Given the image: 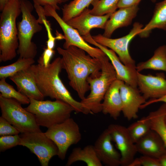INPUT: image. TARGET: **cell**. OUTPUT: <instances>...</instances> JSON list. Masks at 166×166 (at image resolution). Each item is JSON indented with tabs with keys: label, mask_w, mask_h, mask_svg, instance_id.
<instances>
[{
	"label": "cell",
	"mask_w": 166,
	"mask_h": 166,
	"mask_svg": "<svg viewBox=\"0 0 166 166\" xmlns=\"http://www.w3.org/2000/svg\"><path fill=\"white\" fill-rule=\"evenodd\" d=\"M158 159L161 166H166V149Z\"/></svg>",
	"instance_id": "obj_40"
},
{
	"label": "cell",
	"mask_w": 166,
	"mask_h": 166,
	"mask_svg": "<svg viewBox=\"0 0 166 166\" xmlns=\"http://www.w3.org/2000/svg\"><path fill=\"white\" fill-rule=\"evenodd\" d=\"M22 20L17 24L19 57L34 58L37 53L36 45L32 41L34 35L41 31L42 27L32 14L33 6L27 0H20Z\"/></svg>",
	"instance_id": "obj_6"
},
{
	"label": "cell",
	"mask_w": 166,
	"mask_h": 166,
	"mask_svg": "<svg viewBox=\"0 0 166 166\" xmlns=\"http://www.w3.org/2000/svg\"><path fill=\"white\" fill-rule=\"evenodd\" d=\"M110 134L107 128L99 136L93 145L96 155L102 163L107 166L121 165V155L112 144Z\"/></svg>",
	"instance_id": "obj_16"
},
{
	"label": "cell",
	"mask_w": 166,
	"mask_h": 166,
	"mask_svg": "<svg viewBox=\"0 0 166 166\" xmlns=\"http://www.w3.org/2000/svg\"><path fill=\"white\" fill-rule=\"evenodd\" d=\"M21 104L15 99L0 96L1 116L21 133L41 131L34 115Z\"/></svg>",
	"instance_id": "obj_7"
},
{
	"label": "cell",
	"mask_w": 166,
	"mask_h": 166,
	"mask_svg": "<svg viewBox=\"0 0 166 166\" xmlns=\"http://www.w3.org/2000/svg\"><path fill=\"white\" fill-rule=\"evenodd\" d=\"M87 42L101 49L107 56L116 73L117 79L134 87L137 86V73L136 68L127 66L123 63L113 50L96 42L90 34L82 36Z\"/></svg>",
	"instance_id": "obj_13"
},
{
	"label": "cell",
	"mask_w": 166,
	"mask_h": 166,
	"mask_svg": "<svg viewBox=\"0 0 166 166\" xmlns=\"http://www.w3.org/2000/svg\"><path fill=\"white\" fill-rule=\"evenodd\" d=\"M77 161H82L88 166H102V163L98 158L94 146L88 145L82 149L76 147L73 150L67 160L66 166L71 165Z\"/></svg>",
	"instance_id": "obj_23"
},
{
	"label": "cell",
	"mask_w": 166,
	"mask_h": 166,
	"mask_svg": "<svg viewBox=\"0 0 166 166\" xmlns=\"http://www.w3.org/2000/svg\"><path fill=\"white\" fill-rule=\"evenodd\" d=\"M94 0H73L62 8V19L65 22L79 15Z\"/></svg>",
	"instance_id": "obj_27"
},
{
	"label": "cell",
	"mask_w": 166,
	"mask_h": 166,
	"mask_svg": "<svg viewBox=\"0 0 166 166\" xmlns=\"http://www.w3.org/2000/svg\"><path fill=\"white\" fill-rule=\"evenodd\" d=\"M90 9L85 8L79 15L66 22L77 30L81 36L90 34L93 29H104L105 23L112 13L99 16L91 14Z\"/></svg>",
	"instance_id": "obj_17"
},
{
	"label": "cell",
	"mask_w": 166,
	"mask_h": 166,
	"mask_svg": "<svg viewBox=\"0 0 166 166\" xmlns=\"http://www.w3.org/2000/svg\"><path fill=\"white\" fill-rule=\"evenodd\" d=\"M155 29L166 30V0L156 4L151 19L138 35L141 38H146Z\"/></svg>",
	"instance_id": "obj_22"
},
{
	"label": "cell",
	"mask_w": 166,
	"mask_h": 166,
	"mask_svg": "<svg viewBox=\"0 0 166 166\" xmlns=\"http://www.w3.org/2000/svg\"><path fill=\"white\" fill-rule=\"evenodd\" d=\"M37 85L44 97L63 101L71 105L77 113L83 112L80 102L75 100L59 77L62 69L61 58L55 59L47 67L38 63L30 67Z\"/></svg>",
	"instance_id": "obj_2"
},
{
	"label": "cell",
	"mask_w": 166,
	"mask_h": 166,
	"mask_svg": "<svg viewBox=\"0 0 166 166\" xmlns=\"http://www.w3.org/2000/svg\"><path fill=\"white\" fill-rule=\"evenodd\" d=\"M122 102V112L124 117L128 120L136 119L141 106L146 100L140 94L137 87H134L122 81L120 88Z\"/></svg>",
	"instance_id": "obj_15"
},
{
	"label": "cell",
	"mask_w": 166,
	"mask_h": 166,
	"mask_svg": "<svg viewBox=\"0 0 166 166\" xmlns=\"http://www.w3.org/2000/svg\"><path fill=\"white\" fill-rule=\"evenodd\" d=\"M137 86L146 100L158 98L166 94V79L163 73L154 76L138 72Z\"/></svg>",
	"instance_id": "obj_14"
},
{
	"label": "cell",
	"mask_w": 166,
	"mask_h": 166,
	"mask_svg": "<svg viewBox=\"0 0 166 166\" xmlns=\"http://www.w3.org/2000/svg\"><path fill=\"white\" fill-rule=\"evenodd\" d=\"M11 0H0V10L2 11L6 5Z\"/></svg>",
	"instance_id": "obj_41"
},
{
	"label": "cell",
	"mask_w": 166,
	"mask_h": 166,
	"mask_svg": "<svg viewBox=\"0 0 166 166\" xmlns=\"http://www.w3.org/2000/svg\"><path fill=\"white\" fill-rule=\"evenodd\" d=\"M20 132L2 117H0V136L18 135Z\"/></svg>",
	"instance_id": "obj_32"
},
{
	"label": "cell",
	"mask_w": 166,
	"mask_h": 166,
	"mask_svg": "<svg viewBox=\"0 0 166 166\" xmlns=\"http://www.w3.org/2000/svg\"><path fill=\"white\" fill-rule=\"evenodd\" d=\"M43 22L47 34L48 40L47 41V48L50 49H53L55 46V40L56 39H65L64 36L58 33L57 37H54L51 32V26L49 22L46 20V19H43Z\"/></svg>",
	"instance_id": "obj_33"
},
{
	"label": "cell",
	"mask_w": 166,
	"mask_h": 166,
	"mask_svg": "<svg viewBox=\"0 0 166 166\" xmlns=\"http://www.w3.org/2000/svg\"><path fill=\"white\" fill-rule=\"evenodd\" d=\"M34 2V6L37 13L38 18L37 19L39 23L43 24V20L46 19V16L45 14L44 9L41 5L35 1Z\"/></svg>",
	"instance_id": "obj_37"
},
{
	"label": "cell",
	"mask_w": 166,
	"mask_h": 166,
	"mask_svg": "<svg viewBox=\"0 0 166 166\" xmlns=\"http://www.w3.org/2000/svg\"><path fill=\"white\" fill-rule=\"evenodd\" d=\"M21 141L20 136L14 135L1 136L0 137V151L4 152L18 145Z\"/></svg>",
	"instance_id": "obj_31"
},
{
	"label": "cell",
	"mask_w": 166,
	"mask_h": 166,
	"mask_svg": "<svg viewBox=\"0 0 166 166\" xmlns=\"http://www.w3.org/2000/svg\"><path fill=\"white\" fill-rule=\"evenodd\" d=\"M146 69L161 70L166 72V45L158 47L151 58L146 61L139 63L136 66L138 72Z\"/></svg>",
	"instance_id": "obj_24"
},
{
	"label": "cell",
	"mask_w": 166,
	"mask_h": 166,
	"mask_svg": "<svg viewBox=\"0 0 166 166\" xmlns=\"http://www.w3.org/2000/svg\"><path fill=\"white\" fill-rule=\"evenodd\" d=\"M142 0H120L118 5V8L129 7L138 6Z\"/></svg>",
	"instance_id": "obj_38"
},
{
	"label": "cell",
	"mask_w": 166,
	"mask_h": 166,
	"mask_svg": "<svg viewBox=\"0 0 166 166\" xmlns=\"http://www.w3.org/2000/svg\"><path fill=\"white\" fill-rule=\"evenodd\" d=\"M101 74L97 77H88L90 86L89 95L80 101L84 114H97L102 112V103L105 95L111 85L117 79L115 70L106 55L101 58Z\"/></svg>",
	"instance_id": "obj_4"
},
{
	"label": "cell",
	"mask_w": 166,
	"mask_h": 166,
	"mask_svg": "<svg viewBox=\"0 0 166 166\" xmlns=\"http://www.w3.org/2000/svg\"><path fill=\"white\" fill-rule=\"evenodd\" d=\"M120 0H94L90 12L93 15L101 16L113 13L118 8Z\"/></svg>",
	"instance_id": "obj_29"
},
{
	"label": "cell",
	"mask_w": 166,
	"mask_h": 166,
	"mask_svg": "<svg viewBox=\"0 0 166 166\" xmlns=\"http://www.w3.org/2000/svg\"><path fill=\"white\" fill-rule=\"evenodd\" d=\"M69 0H61L62 2H65L68 1Z\"/></svg>",
	"instance_id": "obj_42"
},
{
	"label": "cell",
	"mask_w": 166,
	"mask_h": 166,
	"mask_svg": "<svg viewBox=\"0 0 166 166\" xmlns=\"http://www.w3.org/2000/svg\"><path fill=\"white\" fill-rule=\"evenodd\" d=\"M55 51L53 49L47 48L45 49L42 55L38 60V63L45 67L48 66L50 63V61Z\"/></svg>",
	"instance_id": "obj_35"
},
{
	"label": "cell",
	"mask_w": 166,
	"mask_h": 166,
	"mask_svg": "<svg viewBox=\"0 0 166 166\" xmlns=\"http://www.w3.org/2000/svg\"><path fill=\"white\" fill-rule=\"evenodd\" d=\"M156 0H151L152 2H155Z\"/></svg>",
	"instance_id": "obj_43"
},
{
	"label": "cell",
	"mask_w": 166,
	"mask_h": 166,
	"mask_svg": "<svg viewBox=\"0 0 166 166\" xmlns=\"http://www.w3.org/2000/svg\"><path fill=\"white\" fill-rule=\"evenodd\" d=\"M112 141L115 143L121 155V165L129 166L137 152L127 128L118 124H112L107 128Z\"/></svg>",
	"instance_id": "obj_12"
},
{
	"label": "cell",
	"mask_w": 166,
	"mask_h": 166,
	"mask_svg": "<svg viewBox=\"0 0 166 166\" xmlns=\"http://www.w3.org/2000/svg\"><path fill=\"white\" fill-rule=\"evenodd\" d=\"M6 78H2L0 81V96L6 98H13L22 104H28L30 99L16 91L11 85L6 81Z\"/></svg>",
	"instance_id": "obj_30"
},
{
	"label": "cell",
	"mask_w": 166,
	"mask_h": 166,
	"mask_svg": "<svg viewBox=\"0 0 166 166\" xmlns=\"http://www.w3.org/2000/svg\"><path fill=\"white\" fill-rule=\"evenodd\" d=\"M137 152L158 158L166 149L160 137L151 129L135 143Z\"/></svg>",
	"instance_id": "obj_20"
},
{
	"label": "cell",
	"mask_w": 166,
	"mask_h": 166,
	"mask_svg": "<svg viewBox=\"0 0 166 166\" xmlns=\"http://www.w3.org/2000/svg\"><path fill=\"white\" fill-rule=\"evenodd\" d=\"M45 133L57 145L58 150L57 156L62 160L65 159L69 147L78 143L81 137L78 124L70 117L48 128Z\"/></svg>",
	"instance_id": "obj_8"
},
{
	"label": "cell",
	"mask_w": 166,
	"mask_h": 166,
	"mask_svg": "<svg viewBox=\"0 0 166 166\" xmlns=\"http://www.w3.org/2000/svg\"><path fill=\"white\" fill-rule=\"evenodd\" d=\"M143 28V25L141 24L136 22L128 34L123 37L112 39L98 34L92 37L96 42L113 51L124 65L136 68L135 61L129 53V45L132 40L141 32Z\"/></svg>",
	"instance_id": "obj_11"
},
{
	"label": "cell",
	"mask_w": 166,
	"mask_h": 166,
	"mask_svg": "<svg viewBox=\"0 0 166 166\" xmlns=\"http://www.w3.org/2000/svg\"><path fill=\"white\" fill-rule=\"evenodd\" d=\"M138 159L140 166H161L158 158L143 155Z\"/></svg>",
	"instance_id": "obj_34"
},
{
	"label": "cell",
	"mask_w": 166,
	"mask_h": 166,
	"mask_svg": "<svg viewBox=\"0 0 166 166\" xmlns=\"http://www.w3.org/2000/svg\"><path fill=\"white\" fill-rule=\"evenodd\" d=\"M61 56L62 68L67 74L69 85L76 92L79 98L84 99L90 90L87 81L89 77H98L101 74L100 59L93 57L83 50L74 46L67 49H57Z\"/></svg>",
	"instance_id": "obj_1"
},
{
	"label": "cell",
	"mask_w": 166,
	"mask_h": 166,
	"mask_svg": "<svg viewBox=\"0 0 166 166\" xmlns=\"http://www.w3.org/2000/svg\"><path fill=\"white\" fill-rule=\"evenodd\" d=\"M30 67L18 72L9 78L16 85L18 91L29 98L43 100L44 97L37 85Z\"/></svg>",
	"instance_id": "obj_19"
},
{
	"label": "cell",
	"mask_w": 166,
	"mask_h": 166,
	"mask_svg": "<svg viewBox=\"0 0 166 166\" xmlns=\"http://www.w3.org/2000/svg\"><path fill=\"white\" fill-rule=\"evenodd\" d=\"M21 13L20 0H11L2 11L0 19V61L16 56L19 45L17 18Z\"/></svg>",
	"instance_id": "obj_3"
},
{
	"label": "cell",
	"mask_w": 166,
	"mask_h": 166,
	"mask_svg": "<svg viewBox=\"0 0 166 166\" xmlns=\"http://www.w3.org/2000/svg\"><path fill=\"white\" fill-rule=\"evenodd\" d=\"M139 10L138 6H135L120 8L113 13L105 23L103 35L110 38L117 29L130 25Z\"/></svg>",
	"instance_id": "obj_18"
},
{
	"label": "cell",
	"mask_w": 166,
	"mask_h": 166,
	"mask_svg": "<svg viewBox=\"0 0 166 166\" xmlns=\"http://www.w3.org/2000/svg\"><path fill=\"white\" fill-rule=\"evenodd\" d=\"M158 102H163L166 104V94L160 98L157 99H151L149 101H146L145 103L141 106L140 109L144 108L151 104ZM165 121L166 123V115L165 118Z\"/></svg>",
	"instance_id": "obj_39"
},
{
	"label": "cell",
	"mask_w": 166,
	"mask_h": 166,
	"mask_svg": "<svg viewBox=\"0 0 166 166\" xmlns=\"http://www.w3.org/2000/svg\"><path fill=\"white\" fill-rule=\"evenodd\" d=\"M44 8L45 16L53 17L63 32L65 40L63 45L64 49H67L71 46H74L83 50L91 57L99 59L106 55L100 49L89 45L77 30L69 25L62 19L55 8L49 5L45 6Z\"/></svg>",
	"instance_id": "obj_10"
},
{
	"label": "cell",
	"mask_w": 166,
	"mask_h": 166,
	"mask_svg": "<svg viewBox=\"0 0 166 166\" xmlns=\"http://www.w3.org/2000/svg\"><path fill=\"white\" fill-rule=\"evenodd\" d=\"M29 99L30 103L25 109L34 115L39 126L49 128L61 123L70 118L72 112L75 111L71 105L61 100Z\"/></svg>",
	"instance_id": "obj_5"
},
{
	"label": "cell",
	"mask_w": 166,
	"mask_h": 166,
	"mask_svg": "<svg viewBox=\"0 0 166 166\" xmlns=\"http://www.w3.org/2000/svg\"><path fill=\"white\" fill-rule=\"evenodd\" d=\"M127 129L135 143L152 129L151 122L147 116L132 123Z\"/></svg>",
	"instance_id": "obj_28"
},
{
	"label": "cell",
	"mask_w": 166,
	"mask_h": 166,
	"mask_svg": "<svg viewBox=\"0 0 166 166\" xmlns=\"http://www.w3.org/2000/svg\"><path fill=\"white\" fill-rule=\"evenodd\" d=\"M34 63V58L19 57L13 63L0 67V78L10 77L21 71L30 68Z\"/></svg>",
	"instance_id": "obj_26"
},
{
	"label": "cell",
	"mask_w": 166,
	"mask_h": 166,
	"mask_svg": "<svg viewBox=\"0 0 166 166\" xmlns=\"http://www.w3.org/2000/svg\"><path fill=\"white\" fill-rule=\"evenodd\" d=\"M42 6L49 5L56 10H60L58 4L62 3L61 0H33Z\"/></svg>",
	"instance_id": "obj_36"
},
{
	"label": "cell",
	"mask_w": 166,
	"mask_h": 166,
	"mask_svg": "<svg viewBox=\"0 0 166 166\" xmlns=\"http://www.w3.org/2000/svg\"><path fill=\"white\" fill-rule=\"evenodd\" d=\"M166 104L164 103L157 110L151 112L147 116L152 129L156 132L162 140L166 147Z\"/></svg>",
	"instance_id": "obj_25"
},
{
	"label": "cell",
	"mask_w": 166,
	"mask_h": 166,
	"mask_svg": "<svg viewBox=\"0 0 166 166\" xmlns=\"http://www.w3.org/2000/svg\"><path fill=\"white\" fill-rule=\"evenodd\" d=\"M122 81L116 79L106 92L102 103V112L116 120L122 112V102L120 88Z\"/></svg>",
	"instance_id": "obj_21"
},
{
	"label": "cell",
	"mask_w": 166,
	"mask_h": 166,
	"mask_svg": "<svg viewBox=\"0 0 166 166\" xmlns=\"http://www.w3.org/2000/svg\"><path fill=\"white\" fill-rule=\"evenodd\" d=\"M20 136L19 145L27 147L35 154L42 166H48L51 159L58 155L57 145L41 131L22 133Z\"/></svg>",
	"instance_id": "obj_9"
}]
</instances>
